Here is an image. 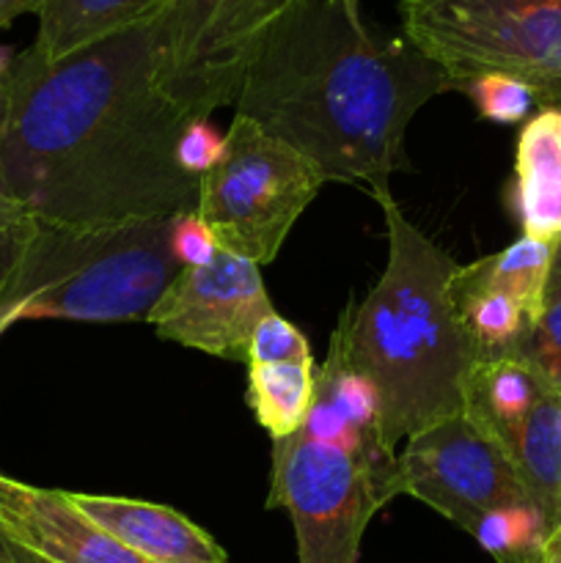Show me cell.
<instances>
[{
    "instance_id": "26",
    "label": "cell",
    "mask_w": 561,
    "mask_h": 563,
    "mask_svg": "<svg viewBox=\"0 0 561 563\" xmlns=\"http://www.w3.org/2000/svg\"><path fill=\"white\" fill-rule=\"evenodd\" d=\"M170 251H174V258L179 262V267H201V264H209L218 256L220 245L215 240L212 229L193 209V212H185L176 218L174 234H170Z\"/></svg>"
},
{
    "instance_id": "3",
    "label": "cell",
    "mask_w": 561,
    "mask_h": 563,
    "mask_svg": "<svg viewBox=\"0 0 561 563\" xmlns=\"http://www.w3.org/2000/svg\"><path fill=\"white\" fill-rule=\"evenodd\" d=\"M374 201L385 214L388 262L366 300L341 311L330 341L377 388L383 438L396 449L462 412L465 379L482 355L451 300L460 264L405 218L391 192Z\"/></svg>"
},
{
    "instance_id": "27",
    "label": "cell",
    "mask_w": 561,
    "mask_h": 563,
    "mask_svg": "<svg viewBox=\"0 0 561 563\" xmlns=\"http://www.w3.org/2000/svg\"><path fill=\"white\" fill-rule=\"evenodd\" d=\"M44 0H0V31L22 14H36Z\"/></svg>"
},
{
    "instance_id": "32",
    "label": "cell",
    "mask_w": 561,
    "mask_h": 563,
    "mask_svg": "<svg viewBox=\"0 0 561 563\" xmlns=\"http://www.w3.org/2000/svg\"><path fill=\"white\" fill-rule=\"evenodd\" d=\"M11 64H14V55H11L6 47H0V77H3L6 71H9Z\"/></svg>"
},
{
    "instance_id": "23",
    "label": "cell",
    "mask_w": 561,
    "mask_h": 563,
    "mask_svg": "<svg viewBox=\"0 0 561 563\" xmlns=\"http://www.w3.org/2000/svg\"><path fill=\"white\" fill-rule=\"evenodd\" d=\"M314 361L311 357V344H308L306 335L289 322V319L280 317L278 311L267 313L262 322L256 324L251 335V344H248V357L245 363H302Z\"/></svg>"
},
{
    "instance_id": "11",
    "label": "cell",
    "mask_w": 561,
    "mask_h": 563,
    "mask_svg": "<svg viewBox=\"0 0 561 563\" xmlns=\"http://www.w3.org/2000/svg\"><path fill=\"white\" fill-rule=\"evenodd\" d=\"M0 537L50 563H148L88 520L69 493L0 473Z\"/></svg>"
},
{
    "instance_id": "8",
    "label": "cell",
    "mask_w": 561,
    "mask_h": 563,
    "mask_svg": "<svg viewBox=\"0 0 561 563\" xmlns=\"http://www.w3.org/2000/svg\"><path fill=\"white\" fill-rule=\"evenodd\" d=\"M297 0H176L160 14L165 88L196 119L234 104L264 33Z\"/></svg>"
},
{
    "instance_id": "20",
    "label": "cell",
    "mask_w": 561,
    "mask_h": 563,
    "mask_svg": "<svg viewBox=\"0 0 561 563\" xmlns=\"http://www.w3.org/2000/svg\"><path fill=\"white\" fill-rule=\"evenodd\" d=\"M471 537L493 555L495 563H544L550 531L537 506H504L473 526Z\"/></svg>"
},
{
    "instance_id": "35",
    "label": "cell",
    "mask_w": 561,
    "mask_h": 563,
    "mask_svg": "<svg viewBox=\"0 0 561 563\" xmlns=\"http://www.w3.org/2000/svg\"><path fill=\"white\" fill-rule=\"evenodd\" d=\"M559 396H561V390H559Z\"/></svg>"
},
{
    "instance_id": "7",
    "label": "cell",
    "mask_w": 561,
    "mask_h": 563,
    "mask_svg": "<svg viewBox=\"0 0 561 563\" xmlns=\"http://www.w3.org/2000/svg\"><path fill=\"white\" fill-rule=\"evenodd\" d=\"M319 170L289 143L237 113L226 152L198 179L196 212L223 251L270 264L322 187Z\"/></svg>"
},
{
    "instance_id": "30",
    "label": "cell",
    "mask_w": 561,
    "mask_h": 563,
    "mask_svg": "<svg viewBox=\"0 0 561 563\" xmlns=\"http://www.w3.org/2000/svg\"><path fill=\"white\" fill-rule=\"evenodd\" d=\"M544 561H561V528L553 533V539L548 542V553H544Z\"/></svg>"
},
{
    "instance_id": "9",
    "label": "cell",
    "mask_w": 561,
    "mask_h": 563,
    "mask_svg": "<svg viewBox=\"0 0 561 563\" xmlns=\"http://www.w3.org/2000/svg\"><path fill=\"white\" fill-rule=\"evenodd\" d=\"M396 482L468 533L490 511L531 504L509 454L462 412L407 438Z\"/></svg>"
},
{
    "instance_id": "4",
    "label": "cell",
    "mask_w": 561,
    "mask_h": 563,
    "mask_svg": "<svg viewBox=\"0 0 561 563\" xmlns=\"http://www.w3.org/2000/svg\"><path fill=\"white\" fill-rule=\"evenodd\" d=\"M176 218L165 214L97 229L36 223L6 328L25 319H146L182 269L170 251Z\"/></svg>"
},
{
    "instance_id": "17",
    "label": "cell",
    "mask_w": 561,
    "mask_h": 563,
    "mask_svg": "<svg viewBox=\"0 0 561 563\" xmlns=\"http://www.w3.org/2000/svg\"><path fill=\"white\" fill-rule=\"evenodd\" d=\"M317 385L314 361L248 366V407L273 440L292 438L306 423Z\"/></svg>"
},
{
    "instance_id": "6",
    "label": "cell",
    "mask_w": 561,
    "mask_h": 563,
    "mask_svg": "<svg viewBox=\"0 0 561 563\" xmlns=\"http://www.w3.org/2000/svg\"><path fill=\"white\" fill-rule=\"evenodd\" d=\"M396 495V454L383 440L341 445L306 432L273 440L267 506L292 517L297 563H358L369 522Z\"/></svg>"
},
{
    "instance_id": "34",
    "label": "cell",
    "mask_w": 561,
    "mask_h": 563,
    "mask_svg": "<svg viewBox=\"0 0 561 563\" xmlns=\"http://www.w3.org/2000/svg\"><path fill=\"white\" fill-rule=\"evenodd\" d=\"M544 563H561V561H544Z\"/></svg>"
},
{
    "instance_id": "10",
    "label": "cell",
    "mask_w": 561,
    "mask_h": 563,
    "mask_svg": "<svg viewBox=\"0 0 561 563\" xmlns=\"http://www.w3.org/2000/svg\"><path fill=\"white\" fill-rule=\"evenodd\" d=\"M273 311L258 264L220 247L209 264L179 269L146 322L160 339L245 363L253 330Z\"/></svg>"
},
{
    "instance_id": "29",
    "label": "cell",
    "mask_w": 561,
    "mask_h": 563,
    "mask_svg": "<svg viewBox=\"0 0 561 563\" xmlns=\"http://www.w3.org/2000/svg\"><path fill=\"white\" fill-rule=\"evenodd\" d=\"M561 297V236L556 240L553 251V267H550V280H548V297H544V306Z\"/></svg>"
},
{
    "instance_id": "2",
    "label": "cell",
    "mask_w": 561,
    "mask_h": 563,
    "mask_svg": "<svg viewBox=\"0 0 561 563\" xmlns=\"http://www.w3.org/2000/svg\"><path fill=\"white\" fill-rule=\"evenodd\" d=\"M443 91V71L405 36L374 31L336 0H297L262 36L234 104L322 181H361L380 196L410 170L407 126Z\"/></svg>"
},
{
    "instance_id": "13",
    "label": "cell",
    "mask_w": 561,
    "mask_h": 563,
    "mask_svg": "<svg viewBox=\"0 0 561 563\" xmlns=\"http://www.w3.org/2000/svg\"><path fill=\"white\" fill-rule=\"evenodd\" d=\"M512 207L526 236H561V108H542L520 130Z\"/></svg>"
},
{
    "instance_id": "22",
    "label": "cell",
    "mask_w": 561,
    "mask_h": 563,
    "mask_svg": "<svg viewBox=\"0 0 561 563\" xmlns=\"http://www.w3.org/2000/svg\"><path fill=\"white\" fill-rule=\"evenodd\" d=\"M517 355L542 377L550 390H561V297L548 302L542 317L531 324Z\"/></svg>"
},
{
    "instance_id": "14",
    "label": "cell",
    "mask_w": 561,
    "mask_h": 563,
    "mask_svg": "<svg viewBox=\"0 0 561 563\" xmlns=\"http://www.w3.org/2000/svg\"><path fill=\"white\" fill-rule=\"evenodd\" d=\"M544 394L550 388L520 355H482L465 379L462 416L509 454L512 438Z\"/></svg>"
},
{
    "instance_id": "25",
    "label": "cell",
    "mask_w": 561,
    "mask_h": 563,
    "mask_svg": "<svg viewBox=\"0 0 561 563\" xmlns=\"http://www.w3.org/2000/svg\"><path fill=\"white\" fill-rule=\"evenodd\" d=\"M226 152V137L209 124V119H193L176 143V163L185 174L201 179L207 170L218 165Z\"/></svg>"
},
{
    "instance_id": "33",
    "label": "cell",
    "mask_w": 561,
    "mask_h": 563,
    "mask_svg": "<svg viewBox=\"0 0 561 563\" xmlns=\"http://www.w3.org/2000/svg\"><path fill=\"white\" fill-rule=\"evenodd\" d=\"M0 214H16V209L11 207L9 201H6V198H3V192H0ZM20 214H22V212H20Z\"/></svg>"
},
{
    "instance_id": "5",
    "label": "cell",
    "mask_w": 561,
    "mask_h": 563,
    "mask_svg": "<svg viewBox=\"0 0 561 563\" xmlns=\"http://www.w3.org/2000/svg\"><path fill=\"white\" fill-rule=\"evenodd\" d=\"M405 38L462 91L482 75L526 82L561 108V0H402Z\"/></svg>"
},
{
    "instance_id": "18",
    "label": "cell",
    "mask_w": 561,
    "mask_h": 563,
    "mask_svg": "<svg viewBox=\"0 0 561 563\" xmlns=\"http://www.w3.org/2000/svg\"><path fill=\"white\" fill-rule=\"evenodd\" d=\"M451 300L479 355H517L531 330V319L512 297L487 289L473 280L465 267H457L451 278Z\"/></svg>"
},
{
    "instance_id": "31",
    "label": "cell",
    "mask_w": 561,
    "mask_h": 563,
    "mask_svg": "<svg viewBox=\"0 0 561 563\" xmlns=\"http://www.w3.org/2000/svg\"><path fill=\"white\" fill-rule=\"evenodd\" d=\"M336 3L344 5V9L350 11V14L355 16V20H363V14H361V0H336Z\"/></svg>"
},
{
    "instance_id": "24",
    "label": "cell",
    "mask_w": 561,
    "mask_h": 563,
    "mask_svg": "<svg viewBox=\"0 0 561 563\" xmlns=\"http://www.w3.org/2000/svg\"><path fill=\"white\" fill-rule=\"evenodd\" d=\"M36 234V220L28 214H0V335L6 333V313L16 278L25 264L28 247Z\"/></svg>"
},
{
    "instance_id": "21",
    "label": "cell",
    "mask_w": 561,
    "mask_h": 563,
    "mask_svg": "<svg viewBox=\"0 0 561 563\" xmlns=\"http://www.w3.org/2000/svg\"><path fill=\"white\" fill-rule=\"evenodd\" d=\"M462 91L471 93L484 119L498 121V124H517L537 104V97L526 82L506 75H482L468 82Z\"/></svg>"
},
{
    "instance_id": "19",
    "label": "cell",
    "mask_w": 561,
    "mask_h": 563,
    "mask_svg": "<svg viewBox=\"0 0 561 563\" xmlns=\"http://www.w3.org/2000/svg\"><path fill=\"white\" fill-rule=\"evenodd\" d=\"M553 251L556 242L534 240V236L522 234L520 240L512 242L501 253L465 264V273L487 289L512 297L534 324L544 311Z\"/></svg>"
},
{
    "instance_id": "28",
    "label": "cell",
    "mask_w": 561,
    "mask_h": 563,
    "mask_svg": "<svg viewBox=\"0 0 561 563\" xmlns=\"http://www.w3.org/2000/svg\"><path fill=\"white\" fill-rule=\"evenodd\" d=\"M0 563H50V561L38 559L36 553H31V550L20 548V544L0 537Z\"/></svg>"
},
{
    "instance_id": "12",
    "label": "cell",
    "mask_w": 561,
    "mask_h": 563,
    "mask_svg": "<svg viewBox=\"0 0 561 563\" xmlns=\"http://www.w3.org/2000/svg\"><path fill=\"white\" fill-rule=\"evenodd\" d=\"M69 500L148 563H229L226 550L204 528L170 506L82 493H69Z\"/></svg>"
},
{
    "instance_id": "16",
    "label": "cell",
    "mask_w": 561,
    "mask_h": 563,
    "mask_svg": "<svg viewBox=\"0 0 561 563\" xmlns=\"http://www.w3.org/2000/svg\"><path fill=\"white\" fill-rule=\"evenodd\" d=\"M509 460L553 539L561 528V396L556 390L544 394L517 429L509 443Z\"/></svg>"
},
{
    "instance_id": "1",
    "label": "cell",
    "mask_w": 561,
    "mask_h": 563,
    "mask_svg": "<svg viewBox=\"0 0 561 563\" xmlns=\"http://www.w3.org/2000/svg\"><path fill=\"white\" fill-rule=\"evenodd\" d=\"M193 119L165 88L160 14L58 60L28 47L0 77V192L69 229L193 212L176 163Z\"/></svg>"
},
{
    "instance_id": "15",
    "label": "cell",
    "mask_w": 561,
    "mask_h": 563,
    "mask_svg": "<svg viewBox=\"0 0 561 563\" xmlns=\"http://www.w3.org/2000/svg\"><path fill=\"white\" fill-rule=\"evenodd\" d=\"M176 0H44L31 44L44 60H58L163 14Z\"/></svg>"
}]
</instances>
